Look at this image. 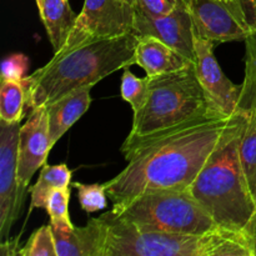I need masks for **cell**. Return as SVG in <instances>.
<instances>
[{"instance_id":"obj_25","label":"cell","mask_w":256,"mask_h":256,"mask_svg":"<svg viewBox=\"0 0 256 256\" xmlns=\"http://www.w3.org/2000/svg\"><path fill=\"white\" fill-rule=\"evenodd\" d=\"M29 59L26 55L12 54L2 64V80H22L26 76Z\"/></svg>"},{"instance_id":"obj_8","label":"cell","mask_w":256,"mask_h":256,"mask_svg":"<svg viewBox=\"0 0 256 256\" xmlns=\"http://www.w3.org/2000/svg\"><path fill=\"white\" fill-rule=\"evenodd\" d=\"M194 32L212 42L246 40L249 22L242 0H182Z\"/></svg>"},{"instance_id":"obj_9","label":"cell","mask_w":256,"mask_h":256,"mask_svg":"<svg viewBox=\"0 0 256 256\" xmlns=\"http://www.w3.org/2000/svg\"><path fill=\"white\" fill-rule=\"evenodd\" d=\"M20 122L0 120V239H9L25 198L18 182V145Z\"/></svg>"},{"instance_id":"obj_4","label":"cell","mask_w":256,"mask_h":256,"mask_svg":"<svg viewBox=\"0 0 256 256\" xmlns=\"http://www.w3.org/2000/svg\"><path fill=\"white\" fill-rule=\"evenodd\" d=\"M104 256H255L245 230L220 229L204 234L140 232L110 212Z\"/></svg>"},{"instance_id":"obj_23","label":"cell","mask_w":256,"mask_h":256,"mask_svg":"<svg viewBox=\"0 0 256 256\" xmlns=\"http://www.w3.org/2000/svg\"><path fill=\"white\" fill-rule=\"evenodd\" d=\"M72 186L78 190L80 208L86 212H96L106 208V188L104 184H82L72 182Z\"/></svg>"},{"instance_id":"obj_17","label":"cell","mask_w":256,"mask_h":256,"mask_svg":"<svg viewBox=\"0 0 256 256\" xmlns=\"http://www.w3.org/2000/svg\"><path fill=\"white\" fill-rule=\"evenodd\" d=\"M38 9L54 54H56L66 42L79 14L70 8L69 0H40Z\"/></svg>"},{"instance_id":"obj_11","label":"cell","mask_w":256,"mask_h":256,"mask_svg":"<svg viewBox=\"0 0 256 256\" xmlns=\"http://www.w3.org/2000/svg\"><path fill=\"white\" fill-rule=\"evenodd\" d=\"M52 149L49 134L46 106L30 110L26 122L22 125L18 145V182L20 192L25 198L30 180L35 172L46 164Z\"/></svg>"},{"instance_id":"obj_26","label":"cell","mask_w":256,"mask_h":256,"mask_svg":"<svg viewBox=\"0 0 256 256\" xmlns=\"http://www.w3.org/2000/svg\"><path fill=\"white\" fill-rule=\"evenodd\" d=\"M242 2L249 22V34L245 40V44L248 49L256 52V0H242Z\"/></svg>"},{"instance_id":"obj_16","label":"cell","mask_w":256,"mask_h":256,"mask_svg":"<svg viewBox=\"0 0 256 256\" xmlns=\"http://www.w3.org/2000/svg\"><path fill=\"white\" fill-rule=\"evenodd\" d=\"M92 88H79L45 105L48 110L49 134L52 146L88 112L92 104Z\"/></svg>"},{"instance_id":"obj_1","label":"cell","mask_w":256,"mask_h":256,"mask_svg":"<svg viewBox=\"0 0 256 256\" xmlns=\"http://www.w3.org/2000/svg\"><path fill=\"white\" fill-rule=\"evenodd\" d=\"M210 110L189 120L122 145L126 166L104 182L112 204L125 202L148 190H188L212 152L244 115Z\"/></svg>"},{"instance_id":"obj_24","label":"cell","mask_w":256,"mask_h":256,"mask_svg":"<svg viewBox=\"0 0 256 256\" xmlns=\"http://www.w3.org/2000/svg\"><path fill=\"white\" fill-rule=\"evenodd\" d=\"M135 10L139 14L150 18H158L172 12L180 0H132Z\"/></svg>"},{"instance_id":"obj_5","label":"cell","mask_w":256,"mask_h":256,"mask_svg":"<svg viewBox=\"0 0 256 256\" xmlns=\"http://www.w3.org/2000/svg\"><path fill=\"white\" fill-rule=\"evenodd\" d=\"M149 79L148 98L134 112L128 140L152 134L205 114L212 108L196 78L195 64L186 69Z\"/></svg>"},{"instance_id":"obj_10","label":"cell","mask_w":256,"mask_h":256,"mask_svg":"<svg viewBox=\"0 0 256 256\" xmlns=\"http://www.w3.org/2000/svg\"><path fill=\"white\" fill-rule=\"evenodd\" d=\"M195 72L212 108L226 115L240 109L242 85H236L224 74L214 54L215 42L194 32Z\"/></svg>"},{"instance_id":"obj_15","label":"cell","mask_w":256,"mask_h":256,"mask_svg":"<svg viewBox=\"0 0 256 256\" xmlns=\"http://www.w3.org/2000/svg\"><path fill=\"white\" fill-rule=\"evenodd\" d=\"M135 64L146 72L148 78L186 69L194 64L192 60L182 55L159 38L144 35L139 38L134 52Z\"/></svg>"},{"instance_id":"obj_20","label":"cell","mask_w":256,"mask_h":256,"mask_svg":"<svg viewBox=\"0 0 256 256\" xmlns=\"http://www.w3.org/2000/svg\"><path fill=\"white\" fill-rule=\"evenodd\" d=\"M70 188H59L52 190L48 198L46 209L50 216V224L60 229H72L74 224L69 216Z\"/></svg>"},{"instance_id":"obj_27","label":"cell","mask_w":256,"mask_h":256,"mask_svg":"<svg viewBox=\"0 0 256 256\" xmlns=\"http://www.w3.org/2000/svg\"><path fill=\"white\" fill-rule=\"evenodd\" d=\"M19 245H18V239L15 240H5L0 244V255L2 256H12L19 255Z\"/></svg>"},{"instance_id":"obj_21","label":"cell","mask_w":256,"mask_h":256,"mask_svg":"<svg viewBox=\"0 0 256 256\" xmlns=\"http://www.w3.org/2000/svg\"><path fill=\"white\" fill-rule=\"evenodd\" d=\"M149 90V79L148 76L139 78L130 72L129 68H125L122 76V98L129 102L132 112L142 109L148 98Z\"/></svg>"},{"instance_id":"obj_18","label":"cell","mask_w":256,"mask_h":256,"mask_svg":"<svg viewBox=\"0 0 256 256\" xmlns=\"http://www.w3.org/2000/svg\"><path fill=\"white\" fill-rule=\"evenodd\" d=\"M72 185V172L66 164L49 165L45 164L40 169V175L36 182L30 189L32 206L30 212L34 209H45L48 198L52 190L59 188H70Z\"/></svg>"},{"instance_id":"obj_12","label":"cell","mask_w":256,"mask_h":256,"mask_svg":"<svg viewBox=\"0 0 256 256\" xmlns=\"http://www.w3.org/2000/svg\"><path fill=\"white\" fill-rule=\"evenodd\" d=\"M132 34L138 38L144 35L159 38L195 62L194 25L192 15L182 0H180L172 12L162 16L150 18L136 12Z\"/></svg>"},{"instance_id":"obj_13","label":"cell","mask_w":256,"mask_h":256,"mask_svg":"<svg viewBox=\"0 0 256 256\" xmlns=\"http://www.w3.org/2000/svg\"><path fill=\"white\" fill-rule=\"evenodd\" d=\"M242 102L246 110V124L240 142V155L252 195L256 190V52L246 48Z\"/></svg>"},{"instance_id":"obj_14","label":"cell","mask_w":256,"mask_h":256,"mask_svg":"<svg viewBox=\"0 0 256 256\" xmlns=\"http://www.w3.org/2000/svg\"><path fill=\"white\" fill-rule=\"evenodd\" d=\"M52 232L56 256H104L108 230L102 216L89 219L85 226H52Z\"/></svg>"},{"instance_id":"obj_22","label":"cell","mask_w":256,"mask_h":256,"mask_svg":"<svg viewBox=\"0 0 256 256\" xmlns=\"http://www.w3.org/2000/svg\"><path fill=\"white\" fill-rule=\"evenodd\" d=\"M20 256H56L54 232L52 226L49 225L40 226L35 230L26 242V244L19 250Z\"/></svg>"},{"instance_id":"obj_7","label":"cell","mask_w":256,"mask_h":256,"mask_svg":"<svg viewBox=\"0 0 256 256\" xmlns=\"http://www.w3.org/2000/svg\"><path fill=\"white\" fill-rule=\"evenodd\" d=\"M135 15L132 0H85L66 42L54 55L65 54L92 42L130 34L134 29Z\"/></svg>"},{"instance_id":"obj_6","label":"cell","mask_w":256,"mask_h":256,"mask_svg":"<svg viewBox=\"0 0 256 256\" xmlns=\"http://www.w3.org/2000/svg\"><path fill=\"white\" fill-rule=\"evenodd\" d=\"M140 232L204 234L220 229L188 190H148L110 210Z\"/></svg>"},{"instance_id":"obj_19","label":"cell","mask_w":256,"mask_h":256,"mask_svg":"<svg viewBox=\"0 0 256 256\" xmlns=\"http://www.w3.org/2000/svg\"><path fill=\"white\" fill-rule=\"evenodd\" d=\"M28 95L22 80H2L0 84V120L20 122L25 116Z\"/></svg>"},{"instance_id":"obj_28","label":"cell","mask_w":256,"mask_h":256,"mask_svg":"<svg viewBox=\"0 0 256 256\" xmlns=\"http://www.w3.org/2000/svg\"><path fill=\"white\" fill-rule=\"evenodd\" d=\"M244 230L246 232V234L249 235L250 239H252V246H254V254L256 256V209L254 214H252V219L249 220V222H248V225L245 226Z\"/></svg>"},{"instance_id":"obj_2","label":"cell","mask_w":256,"mask_h":256,"mask_svg":"<svg viewBox=\"0 0 256 256\" xmlns=\"http://www.w3.org/2000/svg\"><path fill=\"white\" fill-rule=\"evenodd\" d=\"M139 38L125 34L74 48L52 59L22 79L28 109L45 106L62 95L82 86H94L112 72L135 64Z\"/></svg>"},{"instance_id":"obj_30","label":"cell","mask_w":256,"mask_h":256,"mask_svg":"<svg viewBox=\"0 0 256 256\" xmlns=\"http://www.w3.org/2000/svg\"><path fill=\"white\" fill-rule=\"evenodd\" d=\"M254 198H255V202H256V190H255V194H254Z\"/></svg>"},{"instance_id":"obj_29","label":"cell","mask_w":256,"mask_h":256,"mask_svg":"<svg viewBox=\"0 0 256 256\" xmlns=\"http://www.w3.org/2000/svg\"><path fill=\"white\" fill-rule=\"evenodd\" d=\"M35 2H36V5L40 4V0H35Z\"/></svg>"},{"instance_id":"obj_3","label":"cell","mask_w":256,"mask_h":256,"mask_svg":"<svg viewBox=\"0 0 256 256\" xmlns=\"http://www.w3.org/2000/svg\"><path fill=\"white\" fill-rule=\"evenodd\" d=\"M245 124L246 110L188 188L218 226L238 232L245 229L256 209L240 155Z\"/></svg>"}]
</instances>
